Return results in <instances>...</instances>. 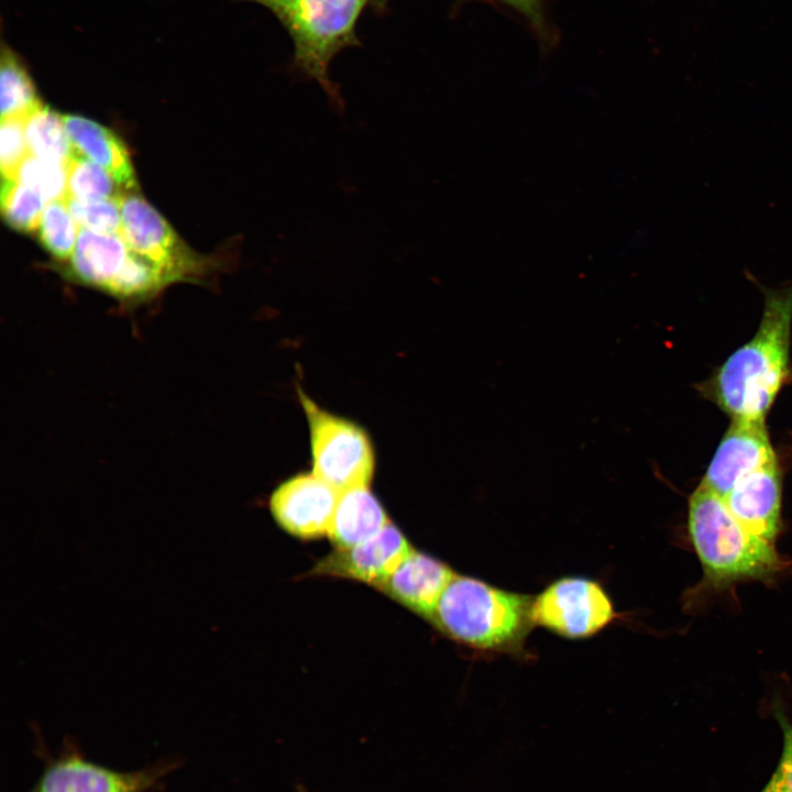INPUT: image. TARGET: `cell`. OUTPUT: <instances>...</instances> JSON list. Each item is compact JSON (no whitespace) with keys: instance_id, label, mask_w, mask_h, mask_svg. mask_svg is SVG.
<instances>
[{"instance_id":"cell-1","label":"cell","mask_w":792,"mask_h":792,"mask_svg":"<svg viewBox=\"0 0 792 792\" xmlns=\"http://www.w3.org/2000/svg\"><path fill=\"white\" fill-rule=\"evenodd\" d=\"M763 311L752 338L703 383V393L732 419H765L790 376L792 282L762 286Z\"/></svg>"},{"instance_id":"cell-2","label":"cell","mask_w":792,"mask_h":792,"mask_svg":"<svg viewBox=\"0 0 792 792\" xmlns=\"http://www.w3.org/2000/svg\"><path fill=\"white\" fill-rule=\"evenodd\" d=\"M257 3L278 20L293 41L289 72L314 80L337 114L344 112L340 87L329 76L333 58L348 47L362 45L358 22L371 0H243Z\"/></svg>"},{"instance_id":"cell-3","label":"cell","mask_w":792,"mask_h":792,"mask_svg":"<svg viewBox=\"0 0 792 792\" xmlns=\"http://www.w3.org/2000/svg\"><path fill=\"white\" fill-rule=\"evenodd\" d=\"M688 529L706 586L768 580L784 568L774 543L748 531L724 499L702 483L689 499Z\"/></svg>"},{"instance_id":"cell-4","label":"cell","mask_w":792,"mask_h":792,"mask_svg":"<svg viewBox=\"0 0 792 792\" xmlns=\"http://www.w3.org/2000/svg\"><path fill=\"white\" fill-rule=\"evenodd\" d=\"M530 596L506 591L476 578L454 574L430 622L450 639L483 651H512L534 625Z\"/></svg>"},{"instance_id":"cell-5","label":"cell","mask_w":792,"mask_h":792,"mask_svg":"<svg viewBox=\"0 0 792 792\" xmlns=\"http://www.w3.org/2000/svg\"><path fill=\"white\" fill-rule=\"evenodd\" d=\"M299 400L308 421L314 474L339 493L369 486L375 455L366 431L324 410L301 391Z\"/></svg>"},{"instance_id":"cell-6","label":"cell","mask_w":792,"mask_h":792,"mask_svg":"<svg viewBox=\"0 0 792 792\" xmlns=\"http://www.w3.org/2000/svg\"><path fill=\"white\" fill-rule=\"evenodd\" d=\"M120 202V234L130 250L156 264L174 283L207 273L210 262L196 255L138 190L124 193Z\"/></svg>"},{"instance_id":"cell-7","label":"cell","mask_w":792,"mask_h":792,"mask_svg":"<svg viewBox=\"0 0 792 792\" xmlns=\"http://www.w3.org/2000/svg\"><path fill=\"white\" fill-rule=\"evenodd\" d=\"M615 618L613 602L604 587L583 576L556 580L532 598L534 625L570 639L591 637Z\"/></svg>"},{"instance_id":"cell-8","label":"cell","mask_w":792,"mask_h":792,"mask_svg":"<svg viewBox=\"0 0 792 792\" xmlns=\"http://www.w3.org/2000/svg\"><path fill=\"white\" fill-rule=\"evenodd\" d=\"M175 768L163 762L135 771H118L86 757L73 743L46 759L30 792H148Z\"/></svg>"},{"instance_id":"cell-9","label":"cell","mask_w":792,"mask_h":792,"mask_svg":"<svg viewBox=\"0 0 792 792\" xmlns=\"http://www.w3.org/2000/svg\"><path fill=\"white\" fill-rule=\"evenodd\" d=\"M339 492L316 474H297L272 493L270 509L276 522L299 539L328 535Z\"/></svg>"},{"instance_id":"cell-10","label":"cell","mask_w":792,"mask_h":792,"mask_svg":"<svg viewBox=\"0 0 792 792\" xmlns=\"http://www.w3.org/2000/svg\"><path fill=\"white\" fill-rule=\"evenodd\" d=\"M405 535L392 522L369 539L349 548H336L307 575L343 578L377 587L411 551Z\"/></svg>"},{"instance_id":"cell-11","label":"cell","mask_w":792,"mask_h":792,"mask_svg":"<svg viewBox=\"0 0 792 792\" xmlns=\"http://www.w3.org/2000/svg\"><path fill=\"white\" fill-rule=\"evenodd\" d=\"M774 461L765 419H732L701 483L724 497L743 477Z\"/></svg>"},{"instance_id":"cell-12","label":"cell","mask_w":792,"mask_h":792,"mask_svg":"<svg viewBox=\"0 0 792 792\" xmlns=\"http://www.w3.org/2000/svg\"><path fill=\"white\" fill-rule=\"evenodd\" d=\"M752 535L774 543L781 527L782 481L777 461L738 481L722 497Z\"/></svg>"},{"instance_id":"cell-13","label":"cell","mask_w":792,"mask_h":792,"mask_svg":"<svg viewBox=\"0 0 792 792\" xmlns=\"http://www.w3.org/2000/svg\"><path fill=\"white\" fill-rule=\"evenodd\" d=\"M454 574L444 562L411 549L376 588L430 620L440 595Z\"/></svg>"},{"instance_id":"cell-14","label":"cell","mask_w":792,"mask_h":792,"mask_svg":"<svg viewBox=\"0 0 792 792\" xmlns=\"http://www.w3.org/2000/svg\"><path fill=\"white\" fill-rule=\"evenodd\" d=\"M129 251L120 233L102 234L80 229L74 252L61 272L72 282L107 294Z\"/></svg>"},{"instance_id":"cell-15","label":"cell","mask_w":792,"mask_h":792,"mask_svg":"<svg viewBox=\"0 0 792 792\" xmlns=\"http://www.w3.org/2000/svg\"><path fill=\"white\" fill-rule=\"evenodd\" d=\"M74 148L107 170L125 191L138 190L131 157L123 141L108 128L80 116H63Z\"/></svg>"},{"instance_id":"cell-16","label":"cell","mask_w":792,"mask_h":792,"mask_svg":"<svg viewBox=\"0 0 792 792\" xmlns=\"http://www.w3.org/2000/svg\"><path fill=\"white\" fill-rule=\"evenodd\" d=\"M389 522L383 505L369 486H358L339 493L327 536L336 548H349L374 536Z\"/></svg>"},{"instance_id":"cell-17","label":"cell","mask_w":792,"mask_h":792,"mask_svg":"<svg viewBox=\"0 0 792 792\" xmlns=\"http://www.w3.org/2000/svg\"><path fill=\"white\" fill-rule=\"evenodd\" d=\"M43 105L24 62L16 52L2 43L0 59L1 120L11 118L25 120Z\"/></svg>"},{"instance_id":"cell-18","label":"cell","mask_w":792,"mask_h":792,"mask_svg":"<svg viewBox=\"0 0 792 792\" xmlns=\"http://www.w3.org/2000/svg\"><path fill=\"white\" fill-rule=\"evenodd\" d=\"M29 153L41 160L67 166L74 155L63 116L43 105L24 120Z\"/></svg>"},{"instance_id":"cell-19","label":"cell","mask_w":792,"mask_h":792,"mask_svg":"<svg viewBox=\"0 0 792 792\" xmlns=\"http://www.w3.org/2000/svg\"><path fill=\"white\" fill-rule=\"evenodd\" d=\"M79 230L67 199H57L46 204L36 231L42 246L64 264L74 252Z\"/></svg>"},{"instance_id":"cell-20","label":"cell","mask_w":792,"mask_h":792,"mask_svg":"<svg viewBox=\"0 0 792 792\" xmlns=\"http://www.w3.org/2000/svg\"><path fill=\"white\" fill-rule=\"evenodd\" d=\"M127 193L102 167L74 153L67 165V198L92 201L121 198Z\"/></svg>"},{"instance_id":"cell-21","label":"cell","mask_w":792,"mask_h":792,"mask_svg":"<svg viewBox=\"0 0 792 792\" xmlns=\"http://www.w3.org/2000/svg\"><path fill=\"white\" fill-rule=\"evenodd\" d=\"M46 204L45 198L33 188L14 178H2L1 213L12 229L24 233L36 231Z\"/></svg>"},{"instance_id":"cell-22","label":"cell","mask_w":792,"mask_h":792,"mask_svg":"<svg viewBox=\"0 0 792 792\" xmlns=\"http://www.w3.org/2000/svg\"><path fill=\"white\" fill-rule=\"evenodd\" d=\"M14 179L40 193L47 202L67 198V166L29 154L18 167Z\"/></svg>"},{"instance_id":"cell-23","label":"cell","mask_w":792,"mask_h":792,"mask_svg":"<svg viewBox=\"0 0 792 792\" xmlns=\"http://www.w3.org/2000/svg\"><path fill=\"white\" fill-rule=\"evenodd\" d=\"M69 210L80 229L114 234L121 230V198L81 201L66 198Z\"/></svg>"},{"instance_id":"cell-24","label":"cell","mask_w":792,"mask_h":792,"mask_svg":"<svg viewBox=\"0 0 792 792\" xmlns=\"http://www.w3.org/2000/svg\"><path fill=\"white\" fill-rule=\"evenodd\" d=\"M23 119H2L0 128V167L2 178H14L18 167L29 155Z\"/></svg>"},{"instance_id":"cell-25","label":"cell","mask_w":792,"mask_h":792,"mask_svg":"<svg viewBox=\"0 0 792 792\" xmlns=\"http://www.w3.org/2000/svg\"><path fill=\"white\" fill-rule=\"evenodd\" d=\"M776 717L783 733L782 756L771 779L760 792H792V725L781 711H776Z\"/></svg>"},{"instance_id":"cell-26","label":"cell","mask_w":792,"mask_h":792,"mask_svg":"<svg viewBox=\"0 0 792 792\" xmlns=\"http://www.w3.org/2000/svg\"><path fill=\"white\" fill-rule=\"evenodd\" d=\"M520 12L540 34L547 32L542 0H494Z\"/></svg>"},{"instance_id":"cell-27","label":"cell","mask_w":792,"mask_h":792,"mask_svg":"<svg viewBox=\"0 0 792 792\" xmlns=\"http://www.w3.org/2000/svg\"><path fill=\"white\" fill-rule=\"evenodd\" d=\"M391 0H371V9L377 13L382 14L386 12L387 6Z\"/></svg>"},{"instance_id":"cell-28","label":"cell","mask_w":792,"mask_h":792,"mask_svg":"<svg viewBox=\"0 0 792 792\" xmlns=\"http://www.w3.org/2000/svg\"><path fill=\"white\" fill-rule=\"evenodd\" d=\"M297 792H308L302 785H297Z\"/></svg>"}]
</instances>
